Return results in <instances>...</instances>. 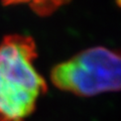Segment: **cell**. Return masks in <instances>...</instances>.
<instances>
[{"instance_id": "2", "label": "cell", "mask_w": 121, "mask_h": 121, "mask_svg": "<svg viewBox=\"0 0 121 121\" xmlns=\"http://www.w3.org/2000/svg\"><path fill=\"white\" fill-rule=\"evenodd\" d=\"M120 67L118 52L94 47L56 65L50 78L59 90L79 97H93L119 91Z\"/></svg>"}, {"instance_id": "3", "label": "cell", "mask_w": 121, "mask_h": 121, "mask_svg": "<svg viewBox=\"0 0 121 121\" xmlns=\"http://www.w3.org/2000/svg\"><path fill=\"white\" fill-rule=\"evenodd\" d=\"M70 1L71 0H1V3L4 6L25 4L39 16H50Z\"/></svg>"}, {"instance_id": "1", "label": "cell", "mask_w": 121, "mask_h": 121, "mask_svg": "<svg viewBox=\"0 0 121 121\" xmlns=\"http://www.w3.org/2000/svg\"><path fill=\"white\" fill-rule=\"evenodd\" d=\"M37 48L33 37L7 35L0 43V121H25L48 91L35 67Z\"/></svg>"}]
</instances>
